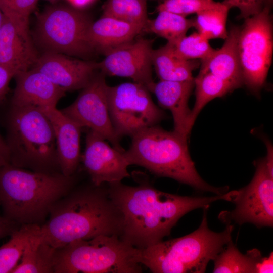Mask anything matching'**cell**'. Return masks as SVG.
<instances>
[{
	"instance_id": "26",
	"label": "cell",
	"mask_w": 273,
	"mask_h": 273,
	"mask_svg": "<svg viewBox=\"0 0 273 273\" xmlns=\"http://www.w3.org/2000/svg\"><path fill=\"white\" fill-rule=\"evenodd\" d=\"M194 82L196 100L189 119L191 129L199 113L209 102L235 89L228 82L208 72H199Z\"/></svg>"
},
{
	"instance_id": "9",
	"label": "cell",
	"mask_w": 273,
	"mask_h": 273,
	"mask_svg": "<svg viewBox=\"0 0 273 273\" xmlns=\"http://www.w3.org/2000/svg\"><path fill=\"white\" fill-rule=\"evenodd\" d=\"M270 7L245 19L240 27L237 49L244 84L257 92L263 86L270 68L273 52Z\"/></svg>"
},
{
	"instance_id": "34",
	"label": "cell",
	"mask_w": 273,
	"mask_h": 273,
	"mask_svg": "<svg viewBox=\"0 0 273 273\" xmlns=\"http://www.w3.org/2000/svg\"><path fill=\"white\" fill-rule=\"evenodd\" d=\"M15 74L11 70L0 65V103L5 99L11 80Z\"/></svg>"
},
{
	"instance_id": "16",
	"label": "cell",
	"mask_w": 273,
	"mask_h": 273,
	"mask_svg": "<svg viewBox=\"0 0 273 273\" xmlns=\"http://www.w3.org/2000/svg\"><path fill=\"white\" fill-rule=\"evenodd\" d=\"M39 56L29 30L17 26L5 16L0 28V65L16 75L30 69Z\"/></svg>"
},
{
	"instance_id": "32",
	"label": "cell",
	"mask_w": 273,
	"mask_h": 273,
	"mask_svg": "<svg viewBox=\"0 0 273 273\" xmlns=\"http://www.w3.org/2000/svg\"><path fill=\"white\" fill-rule=\"evenodd\" d=\"M221 4L214 0H163L157 7V11H167L186 17L217 7Z\"/></svg>"
},
{
	"instance_id": "30",
	"label": "cell",
	"mask_w": 273,
	"mask_h": 273,
	"mask_svg": "<svg viewBox=\"0 0 273 273\" xmlns=\"http://www.w3.org/2000/svg\"><path fill=\"white\" fill-rule=\"evenodd\" d=\"M173 44L176 54L187 60H204L215 50L208 40L198 32L186 35Z\"/></svg>"
},
{
	"instance_id": "19",
	"label": "cell",
	"mask_w": 273,
	"mask_h": 273,
	"mask_svg": "<svg viewBox=\"0 0 273 273\" xmlns=\"http://www.w3.org/2000/svg\"><path fill=\"white\" fill-rule=\"evenodd\" d=\"M194 87V79L160 80L154 82L150 89V92L155 95L159 105L171 112L173 119V131L186 140L191 131L189 126L191 110L188 107V101Z\"/></svg>"
},
{
	"instance_id": "25",
	"label": "cell",
	"mask_w": 273,
	"mask_h": 273,
	"mask_svg": "<svg viewBox=\"0 0 273 273\" xmlns=\"http://www.w3.org/2000/svg\"><path fill=\"white\" fill-rule=\"evenodd\" d=\"M158 12L155 19H148L143 31L155 34L168 42L175 43L194 26V19H187L186 16L167 11Z\"/></svg>"
},
{
	"instance_id": "2",
	"label": "cell",
	"mask_w": 273,
	"mask_h": 273,
	"mask_svg": "<svg viewBox=\"0 0 273 273\" xmlns=\"http://www.w3.org/2000/svg\"><path fill=\"white\" fill-rule=\"evenodd\" d=\"M72 189L52 206L40 226L43 239L55 249L78 240L116 235L123 216L109 196L107 184Z\"/></svg>"
},
{
	"instance_id": "18",
	"label": "cell",
	"mask_w": 273,
	"mask_h": 273,
	"mask_svg": "<svg viewBox=\"0 0 273 273\" xmlns=\"http://www.w3.org/2000/svg\"><path fill=\"white\" fill-rule=\"evenodd\" d=\"M49 118L54 131L61 173L75 174L80 162L82 127L56 107L41 109Z\"/></svg>"
},
{
	"instance_id": "41",
	"label": "cell",
	"mask_w": 273,
	"mask_h": 273,
	"mask_svg": "<svg viewBox=\"0 0 273 273\" xmlns=\"http://www.w3.org/2000/svg\"><path fill=\"white\" fill-rule=\"evenodd\" d=\"M47 1H48L52 3H54L55 1H56L57 0H47Z\"/></svg>"
},
{
	"instance_id": "22",
	"label": "cell",
	"mask_w": 273,
	"mask_h": 273,
	"mask_svg": "<svg viewBox=\"0 0 273 273\" xmlns=\"http://www.w3.org/2000/svg\"><path fill=\"white\" fill-rule=\"evenodd\" d=\"M152 66L161 80L187 81L194 79L192 72L198 67V60H187L178 56L174 44L168 42L151 54Z\"/></svg>"
},
{
	"instance_id": "24",
	"label": "cell",
	"mask_w": 273,
	"mask_h": 273,
	"mask_svg": "<svg viewBox=\"0 0 273 273\" xmlns=\"http://www.w3.org/2000/svg\"><path fill=\"white\" fill-rule=\"evenodd\" d=\"M262 258L256 249L242 254L231 240L214 260V273H256L257 264Z\"/></svg>"
},
{
	"instance_id": "3",
	"label": "cell",
	"mask_w": 273,
	"mask_h": 273,
	"mask_svg": "<svg viewBox=\"0 0 273 273\" xmlns=\"http://www.w3.org/2000/svg\"><path fill=\"white\" fill-rule=\"evenodd\" d=\"M74 175L46 173L11 164L0 167V205L18 225H42L54 204L74 188Z\"/></svg>"
},
{
	"instance_id": "36",
	"label": "cell",
	"mask_w": 273,
	"mask_h": 273,
	"mask_svg": "<svg viewBox=\"0 0 273 273\" xmlns=\"http://www.w3.org/2000/svg\"><path fill=\"white\" fill-rule=\"evenodd\" d=\"M273 272V253L271 252L267 257H262L261 260L257 264L256 273H265Z\"/></svg>"
},
{
	"instance_id": "12",
	"label": "cell",
	"mask_w": 273,
	"mask_h": 273,
	"mask_svg": "<svg viewBox=\"0 0 273 273\" xmlns=\"http://www.w3.org/2000/svg\"><path fill=\"white\" fill-rule=\"evenodd\" d=\"M106 75L97 71L76 100L68 107L60 110L82 128L87 127L108 141L118 151L125 150L121 139L113 126L108 108V87Z\"/></svg>"
},
{
	"instance_id": "28",
	"label": "cell",
	"mask_w": 273,
	"mask_h": 273,
	"mask_svg": "<svg viewBox=\"0 0 273 273\" xmlns=\"http://www.w3.org/2000/svg\"><path fill=\"white\" fill-rule=\"evenodd\" d=\"M230 9L221 3L217 7L207 9L196 14L194 27L198 32L208 39H225L228 35L226 21Z\"/></svg>"
},
{
	"instance_id": "23",
	"label": "cell",
	"mask_w": 273,
	"mask_h": 273,
	"mask_svg": "<svg viewBox=\"0 0 273 273\" xmlns=\"http://www.w3.org/2000/svg\"><path fill=\"white\" fill-rule=\"evenodd\" d=\"M55 251L56 249L43 239L40 226L11 273H54Z\"/></svg>"
},
{
	"instance_id": "17",
	"label": "cell",
	"mask_w": 273,
	"mask_h": 273,
	"mask_svg": "<svg viewBox=\"0 0 273 273\" xmlns=\"http://www.w3.org/2000/svg\"><path fill=\"white\" fill-rule=\"evenodd\" d=\"M14 78L16 86L11 105L54 108L65 94L44 74L33 68L20 72Z\"/></svg>"
},
{
	"instance_id": "13",
	"label": "cell",
	"mask_w": 273,
	"mask_h": 273,
	"mask_svg": "<svg viewBox=\"0 0 273 273\" xmlns=\"http://www.w3.org/2000/svg\"><path fill=\"white\" fill-rule=\"evenodd\" d=\"M153 42L140 38L109 51L97 62L98 70L105 75L130 78L150 91L154 83L151 60Z\"/></svg>"
},
{
	"instance_id": "10",
	"label": "cell",
	"mask_w": 273,
	"mask_h": 273,
	"mask_svg": "<svg viewBox=\"0 0 273 273\" xmlns=\"http://www.w3.org/2000/svg\"><path fill=\"white\" fill-rule=\"evenodd\" d=\"M108 103L113 126L120 139L131 137L167 117L154 103L147 87L135 82L108 86Z\"/></svg>"
},
{
	"instance_id": "1",
	"label": "cell",
	"mask_w": 273,
	"mask_h": 273,
	"mask_svg": "<svg viewBox=\"0 0 273 273\" xmlns=\"http://www.w3.org/2000/svg\"><path fill=\"white\" fill-rule=\"evenodd\" d=\"M138 185L120 182L107 184L110 197L123 216L119 238L143 250L162 241L172 228L188 212L207 209L220 200L232 202L237 191L211 197L183 196L161 191L148 179H138Z\"/></svg>"
},
{
	"instance_id": "8",
	"label": "cell",
	"mask_w": 273,
	"mask_h": 273,
	"mask_svg": "<svg viewBox=\"0 0 273 273\" xmlns=\"http://www.w3.org/2000/svg\"><path fill=\"white\" fill-rule=\"evenodd\" d=\"M93 22L87 14L72 6L51 5L37 17L35 40L43 52L88 60L97 52L88 35Z\"/></svg>"
},
{
	"instance_id": "6",
	"label": "cell",
	"mask_w": 273,
	"mask_h": 273,
	"mask_svg": "<svg viewBox=\"0 0 273 273\" xmlns=\"http://www.w3.org/2000/svg\"><path fill=\"white\" fill-rule=\"evenodd\" d=\"M199 227L183 237L161 241L141 250L140 262L154 273H203L232 240L234 227L215 232L208 226L207 209Z\"/></svg>"
},
{
	"instance_id": "20",
	"label": "cell",
	"mask_w": 273,
	"mask_h": 273,
	"mask_svg": "<svg viewBox=\"0 0 273 273\" xmlns=\"http://www.w3.org/2000/svg\"><path fill=\"white\" fill-rule=\"evenodd\" d=\"M239 27L233 26L222 46L206 59L200 61L199 72H208L228 82L234 89L244 84L237 39Z\"/></svg>"
},
{
	"instance_id": "5",
	"label": "cell",
	"mask_w": 273,
	"mask_h": 273,
	"mask_svg": "<svg viewBox=\"0 0 273 273\" xmlns=\"http://www.w3.org/2000/svg\"><path fill=\"white\" fill-rule=\"evenodd\" d=\"M6 128L10 164L35 172L61 173L53 127L41 109L11 105Z\"/></svg>"
},
{
	"instance_id": "7",
	"label": "cell",
	"mask_w": 273,
	"mask_h": 273,
	"mask_svg": "<svg viewBox=\"0 0 273 273\" xmlns=\"http://www.w3.org/2000/svg\"><path fill=\"white\" fill-rule=\"evenodd\" d=\"M141 250L118 235H99L56 249L54 273H140Z\"/></svg>"
},
{
	"instance_id": "42",
	"label": "cell",
	"mask_w": 273,
	"mask_h": 273,
	"mask_svg": "<svg viewBox=\"0 0 273 273\" xmlns=\"http://www.w3.org/2000/svg\"><path fill=\"white\" fill-rule=\"evenodd\" d=\"M162 1H163V0H162Z\"/></svg>"
},
{
	"instance_id": "11",
	"label": "cell",
	"mask_w": 273,
	"mask_h": 273,
	"mask_svg": "<svg viewBox=\"0 0 273 273\" xmlns=\"http://www.w3.org/2000/svg\"><path fill=\"white\" fill-rule=\"evenodd\" d=\"M233 202L235 209L222 212L219 217L224 222L242 224L251 223L258 228L273 224V172L265 158L256 162V171L251 182L238 190Z\"/></svg>"
},
{
	"instance_id": "33",
	"label": "cell",
	"mask_w": 273,
	"mask_h": 273,
	"mask_svg": "<svg viewBox=\"0 0 273 273\" xmlns=\"http://www.w3.org/2000/svg\"><path fill=\"white\" fill-rule=\"evenodd\" d=\"M230 9L236 7L240 10L239 19H246L260 12L264 7V0H224L222 2Z\"/></svg>"
},
{
	"instance_id": "27",
	"label": "cell",
	"mask_w": 273,
	"mask_h": 273,
	"mask_svg": "<svg viewBox=\"0 0 273 273\" xmlns=\"http://www.w3.org/2000/svg\"><path fill=\"white\" fill-rule=\"evenodd\" d=\"M40 225H21L0 247V273H11L18 264L25 249Z\"/></svg>"
},
{
	"instance_id": "31",
	"label": "cell",
	"mask_w": 273,
	"mask_h": 273,
	"mask_svg": "<svg viewBox=\"0 0 273 273\" xmlns=\"http://www.w3.org/2000/svg\"><path fill=\"white\" fill-rule=\"evenodd\" d=\"M38 0H0V8L4 15L17 26L29 30V17Z\"/></svg>"
},
{
	"instance_id": "38",
	"label": "cell",
	"mask_w": 273,
	"mask_h": 273,
	"mask_svg": "<svg viewBox=\"0 0 273 273\" xmlns=\"http://www.w3.org/2000/svg\"><path fill=\"white\" fill-rule=\"evenodd\" d=\"M72 6L80 9L90 4L94 0H68Z\"/></svg>"
},
{
	"instance_id": "21",
	"label": "cell",
	"mask_w": 273,
	"mask_h": 273,
	"mask_svg": "<svg viewBox=\"0 0 273 273\" xmlns=\"http://www.w3.org/2000/svg\"><path fill=\"white\" fill-rule=\"evenodd\" d=\"M140 25L103 16L93 22L88 30L89 40L96 51L105 55L109 51L133 41L143 29Z\"/></svg>"
},
{
	"instance_id": "15",
	"label": "cell",
	"mask_w": 273,
	"mask_h": 273,
	"mask_svg": "<svg viewBox=\"0 0 273 273\" xmlns=\"http://www.w3.org/2000/svg\"><path fill=\"white\" fill-rule=\"evenodd\" d=\"M31 68L44 74L65 92L81 89L98 71L95 61L50 52L39 55Z\"/></svg>"
},
{
	"instance_id": "35",
	"label": "cell",
	"mask_w": 273,
	"mask_h": 273,
	"mask_svg": "<svg viewBox=\"0 0 273 273\" xmlns=\"http://www.w3.org/2000/svg\"><path fill=\"white\" fill-rule=\"evenodd\" d=\"M18 224L0 215V239L11 236L16 231Z\"/></svg>"
},
{
	"instance_id": "40",
	"label": "cell",
	"mask_w": 273,
	"mask_h": 273,
	"mask_svg": "<svg viewBox=\"0 0 273 273\" xmlns=\"http://www.w3.org/2000/svg\"><path fill=\"white\" fill-rule=\"evenodd\" d=\"M264 6H267L271 8L272 3V0H264Z\"/></svg>"
},
{
	"instance_id": "37",
	"label": "cell",
	"mask_w": 273,
	"mask_h": 273,
	"mask_svg": "<svg viewBox=\"0 0 273 273\" xmlns=\"http://www.w3.org/2000/svg\"><path fill=\"white\" fill-rule=\"evenodd\" d=\"M10 164V156L6 141L0 134V167Z\"/></svg>"
},
{
	"instance_id": "29",
	"label": "cell",
	"mask_w": 273,
	"mask_h": 273,
	"mask_svg": "<svg viewBox=\"0 0 273 273\" xmlns=\"http://www.w3.org/2000/svg\"><path fill=\"white\" fill-rule=\"evenodd\" d=\"M147 1V0H107L103 6V15L144 27L149 19Z\"/></svg>"
},
{
	"instance_id": "4",
	"label": "cell",
	"mask_w": 273,
	"mask_h": 273,
	"mask_svg": "<svg viewBox=\"0 0 273 273\" xmlns=\"http://www.w3.org/2000/svg\"><path fill=\"white\" fill-rule=\"evenodd\" d=\"M131 138L130 146L124 152L130 165L141 166L158 176L172 178L198 191L218 195L228 192V187H213L201 177L190 155L187 140L173 131L156 125Z\"/></svg>"
},
{
	"instance_id": "39",
	"label": "cell",
	"mask_w": 273,
	"mask_h": 273,
	"mask_svg": "<svg viewBox=\"0 0 273 273\" xmlns=\"http://www.w3.org/2000/svg\"><path fill=\"white\" fill-rule=\"evenodd\" d=\"M5 18V15H4L3 11L0 8V28L4 22Z\"/></svg>"
},
{
	"instance_id": "14",
	"label": "cell",
	"mask_w": 273,
	"mask_h": 273,
	"mask_svg": "<svg viewBox=\"0 0 273 273\" xmlns=\"http://www.w3.org/2000/svg\"><path fill=\"white\" fill-rule=\"evenodd\" d=\"M81 159L95 186L120 182L130 176L127 171L130 165L124 152L110 146L105 139L90 129Z\"/></svg>"
}]
</instances>
